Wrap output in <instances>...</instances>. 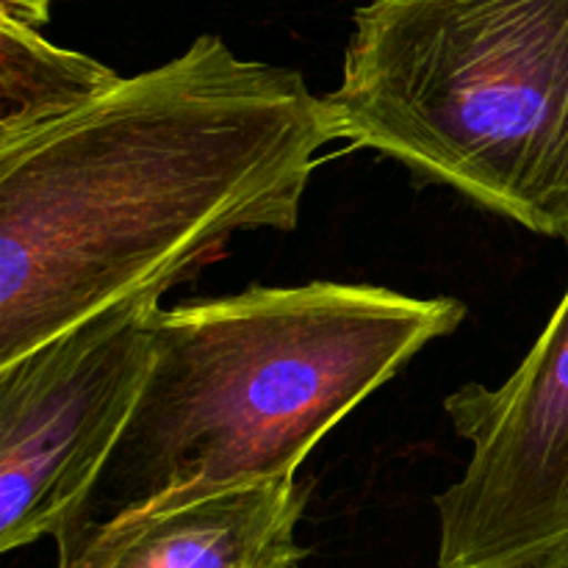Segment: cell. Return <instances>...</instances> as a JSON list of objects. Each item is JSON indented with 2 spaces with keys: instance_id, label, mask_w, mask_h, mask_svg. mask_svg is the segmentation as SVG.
<instances>
[{
  "instance_id": "cell-8",
  "label": "cell",
  "mask_w": 568,
  "mask_h": 568,
  "mask_svg": "<svg viewBox=\"0 0 568 568\" xmlns=\"http://www.w3.org/2000/svg\"><path fill=\"white\" fill-rule=\"evenodd\" d=\"M50 0H0V14L14 17L28 26H42L48 22Z\"/></svg>"
},
{
  "instance_id": "cell-5",
  "label": "cell",
  "mask_w": 568,
  "mask_h": 568,
  "mask_svg": "<svg viewBox=\"0 0 568 568\" xmlns=\"http://www.w3.org/2000/svg\"><path fill=\"white\" fill-rule=\"evenodd\" d=\"M471 444L458 483L436 497V568H514L568 536V292L519 369L497 388L444 399Z\"/></svg>"
},
{
  "instance_id": "cell-6",
  "label": "cell",
  "mask_w": 568,
  "mask_h": 568,
  "mask_svg": "<svg viewBox=\"0 0 568 568\" xmlns=\"http://www.w3.org/2000/svg\"><path fill=\"white\" fill-rule=\"evenodd\" d=\"M308 491L281 477L159 499L59 541L55 568H294Z\"/></svg>"
},
{
  "instance_id": "cell-1",
  "label": "cell",
  "mask_w": 568,
  "mask_h": 568,
  "mask_svg": "<svg viewBox=\"0 0 568 568\" xmlns=\"http://www.w3.org/2000/svg\"><path fill=\"white\" fill-rule=\"evenodd\" d=\"M336 116L286 67L197 37L0 150V364L150 288L239 231H294Z\"/></svg>"
},
{
  "instance_id": "cell-3",
  "label": "cell",
  "mask_w": 568,
  "mask_h": 568,
  "mask_svg": "<svg viewBox=\"0 0 568 568\" xmlns=\"http://www.w3.org/2000/svg\"><path fill=\"white\" fill-rule=\"evenodd\" d=\"M338 139L568 244V0H372Z\"/></svg>"
},
{
  "instance_id": "cell-2",
  "label": "cell",
  "mask_w": 568,
  "mask_h": 568,
  "mask_svg": "<svg viewBox=\"0 0 568 568\" xmlns=\"http://www.w3.org/2000/svg\"><path fill=\"white\" fill-rule=\"evenodd\" d=\"M464 320L455 297L331 281L161 308L125 430L55 544L159 499L297 477L344 416Z\"/></svg>"
},
{
  "instance_id": "cell-9",
  "label": "cell",
  "mask_w": 568,
  "mask_h": 568,
  "mask_svg": "<svg viewBox=\"0 0 568 568\" xmlns=\"http://www.w3.org/2000/svg\"><path fill=\"white\" fill-rule=\"evenodd\" d=\"M514 568H568V536L564 538V541L552 544L549 549L532 555L530 560H525V564H519Z\"/></svg>"
},
{
  "instance_id": "cell-7",
  "label": "cell",
  "mask_w": 568,
  "mask_h": 568,
  "mask_svg": "<svg viewBox=\"0 0 568 568\" xmlns=\"http://www.w3.org/2000/svg\"><path fill=\"white\" fill-rule=\"evenodd\" d=\"M120 81L98 59L55 48L37 26L0 14V150L78 114Z\"/></svg>"
},
{
  "instance_id": "cell-4",
  "label": "cell",
  "mask_w": 568,
  "mask_h": 568,
  "mask_svg": "<svg viewBox=\"0 0 568 568\" xmlns=\"http://www.w3.org/2000/svg\"><path fill=\"white\" fill-rule=\"evenodd\" d=\"M161 288L0 364V549L55 538L103 469L153 355Z\"/></svg>"
}]
</instances>
